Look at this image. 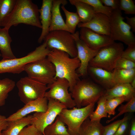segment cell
<instances>
[{
  "instance_id": "obj_1",
  "label": "cell",
  "mask_w": 135,
  "mask_h": 135,
  "mask_svg": "<svg viewBox=\"0 0 135 135\" xmlns=\"http://www.w3.org/2000/svg\"><path fill=\"white\" fill-rule=\"evenodd\" d=\"M54 66L57 78L67 80L69 84V90L71 92L80 76L77 73L80 61L77 57H71L66 52L56 49L51 50L47 57Z\"/></svg>"
},
{
  "instance_id": "obj_2",
  "label": "cell",
  "mask_w": 135,
  "mask_h": 135,
  "mask_svg": "<svg viewBox=\"0 0 135 135\" xmlns=\"http://www.w3.org/2000/svg\"><path fill=\"white\" fill-rule=\"evenodd\" d=\"M39 10L31 0H16L13 9L1 26L9 29L12 26L24 24L42 29Z\"/></svg>"
},
{
  "instance_id": "obj_3",
  "label": "cell",
  "mask_w": 135,
  "mask_h": 135,
  "mask_svg": "<svg viewBox=\"0 0 135 135\" xmlns=\"http://www.w3.org/2000/svg\"><path fill=\"white\" fill-rule=\"evenodd\" d=\"M105 90L92 80L84 79L78 80L71 94L76 106L80 108L95 104L104 95Z\"/></svg>"
},
{
  "instance_id": "obj_4",
  "label": "cell",
  "mask_w": 135,
  "mask_h": 135,
  "mask_svg": "<svg viewBox=\"0 0 135 135\" xmlns=\"http://www.w3.org/2000/svg\"><path fill=\"white\" fill-rule=\"evenodd\" d=\"M50 51L44 42L24 56L14 59H2L0 61V74H20L24 71V67L27 64L46 58Z\"/></svg>"
},
{
  "instance_id": "obj_5",
  "label": "cell",
  "mask_w": 135,
  "mask_h": 135,
  "mask_svg": "<svg viewBox=\"0 0 135 135\" xmlns=\"http://www.w3.org/2000/svg\"><path fill=\"white\" fill-rule=\"evenodd\" d=\"M124 50L123 44L114 42L100 49L90 61L89 66L100 68L112 72L118 59Z\"/></svg>"
},
{
  "instance_id": "obj_6",
  "label": "cell",
  "mask_w": 135,
  "mask_h": 135,
  "mask_svg": "<svg viewBox=\"0 0 135 135\" xmlns=\"http://www.w3.org/2000/svg\"><path fill=\"white\" fill-rule=\"evenodd\" d=\"M95 104L83 108L74 107L71 109H63L58 116L67 126L70 135H78L80 128L84 122L94 111Z\"/></svg>"
},
{
  "instance_id": "obj_7",
  "label": "cell",
  "mask_w": 135,
  "mask_h": 135,
  "mask_svg": "<svg viewBox=\"0 0 135 135\" xmlns=\"http://www.w3.org/2000/svg\"><path fill=\"white\" fill-rule=\"evenodd\" d=\"M43 40L50 51L57 50L66 52L71 57L77 56L76 43L72 34L69 32L63 30L50 32Z\"/></svg>"
},
{
  "instance_id": "obj_8",
  "label": "cell",
  "mask_w": 135,
  "mask_h": 135,
  "mask_svg": "<svg viewBox=\"0 0 135 135\" xmlns=\"http://www.w3.org/2000/svg\"><path fill=\"white\" fill-rule=\"evenodd\" d=\"M24 71L28 76L47 85L52 83L55 80V66L47 57L27 64L24 67Z\"/></svg>"
},
{
  "instance_id": "obj_9",
  "label": "cell",
  "mask_w": 135,
  "mask_h": 135,
  "mask_svg": "<svg viewBox=\"0 0 135 135\" xmlns=\"http://www.w3.org/2000/svg\"><path fill=\"white\" fill-rule=\"evenodd\" d=\"M110 18L111 38L114 41L122 42L128 46L135 45V36L130 27L124 20L121 11L119 9L113 10Z\"/></svg>"
},
{
  "instance_id": "obj_10",
  "label": "cell",
  "mask_w": 135,
  "mask_h": 135,
  "mask_svg": "<svg viewBox=\"0 0 135 135\" xmlns=\"http://www.w3.org/2000/svg\"><path fill=\"white\" fill-rule=\"evenodd\" d=\"M16 85L20 100L25 104L44 97L48 89L47 85L28 76L21 78Z\"/></svg>"
},
{
  "instance_id": "obj_11",
  "label": "cell",
  "mask_w": 135,
  "mask_h": 135,
  "mask_svg": "<svg viewBox=\"0 0 135 135\" xmlns=\"http://www.w3.org/2000/svg\"><path fill=\"white\" fill-rule=\"evenodd\" d=\"M48 108L44 112H35L33 115L32 124L43 134L45 128L55 120L61 111L67 108L59 101L52 98L48 99Z\"/></svg>"
},
{
  "instance_id": "obj_12",
  "label": "cell",
  "mask_w": 135,
  "mask_h": 135,
  "mask_svg": "<svg viewBox=\"0 0 135 135\" xmlns=\"http://www.w3.org/2000/svg\"><path fill=\"white\" fill-rule=\"evenodd\" d=\"M47 86L49 90L46 92L44 97L48 100L50 98L56 100L67 108H72L76 106L71 94L68 92L69 84L67 80L57 78L52 83Z\"/></svg>"
},
{
  "instance_id": "obj_13",
  "label": "cell",
  "mask_w": 135,
  "mask_h": 135,
  "mask_svg": "<svg viewBox=\"0 0 135 135\" xmlns=\"http://www.w3.org/2000/svg\"><path fill=\"white\" fill-rule=\"evenodd\" d=\"M75 41L77 51V57L80 61V65L77 73L80 76L88 74V69L90 61L96 56L99 50H93L89 48L79 37L78 31L72 34Z\"/></svg>"
},
{
  "instance_id": "obj_14",
  "label": "cell",
  "mask_w": 135,
  "mask_h": 135,
  "mask_svg": "<svg viewBox=\"0 0 135 135\" xmlns=\"http://www.w3.org/2000/svg\"><path fill=\"white\" fill-rule=\"evenodd\" d=\"M79 32L80 39L94 50H99L114 42L108 36L98 33L87 28H80Z\"/></svg>"
},
{
  "instance_id": "obj_15",
  "label": "cell",
  "mask_w": 135,
  "mask_h": 135,
  "mask_svg": "<svg viewBox=\"0 0 135 135\" xmlns=\"http://www.w3.org/2000/svg\"><path fill=\"white\" fill-rule=\"evenodd\" d=\"M48 100L45 97L30 102L6 118V120L8 122L17 120L32 112H45L48 109Z\"/></svg>"
},
{
  "instance_id": "obj_16",
  "label": "cell",
  "mask_w": 135,
  "mask_h": 135,
  "mask_svg": "<svg viewBox=\"0 0 135 135\" xmlns=\"http://www.w3.org/2000/svg\"><path fill=\"white\" fill-rule=\"evenodd\" d=\"M77 26L89 28L98 33L110 36V18L100 13H96L91 20L85 23H79Z\"/></svg>"
},
{
  "instance_id": "obj_17",
  "label": "cell",
  "mask_w": 135,
  "mask_h": 135,
  "mask_svg": "<svg viewBox=\"0 0 135 135\" xmlns=\"http://www.w3.org/2000/svg\"><path fill=\"white\" fill-rule=\"evenodd\" d=\"M87 72L93 81L105 90L110 89L116 85L112 72L89 66Z\"/></svg>"
},
{
  "instance_id": "obj_18",
  "label": "cell",
  "mask_w": 135,
  "mask_h": 135,
  "mask_svg": "<svg viewBox=\"0 0 135 135\" xmlns=\"http://www.w3.org/2000/svg\"><path fill=\"white\" fill-rule=\"evenodd\" d=\"M53 0H43L41 8L39 9L40 19L42 26V31L38 40L41 43L49 32L52 20L51 9Z\"/></svg>"
},
{
  "instance_id": "obj_19",
  "label": "cell",
  "mask_w": 135,
  "mask_h": 135,
  "mask_svg": "<svg viewBox=\"0 0 135 135\" xmlns=\"http://www.w3.org/2000/svg\"><path fill=\"white\" fill-rule=\"evenodd\" d=\"M68 4L66 0H53L51 9L52 20L49 31L57 30H63L72 34L66 25L60 12L61 5L65 6Z\"/></svg>"
},
{
  "instance_id": "obj_20",
  "label": "cell",
  "mask_w": 135,
  "mask_h": 135,
  "mask_svg": "<svg viewBox=\"0 0 135 135\" xmlns=\"http://www.w3.org/2000/svg\"><path fill=\"white\" fill-rule=\"evenodd\" d=\"M104 95L107 100L122 97L130 99L135 96V89L132 87L130 84H117L112 88L106 90Z\"/></svg>"
},
{
  "instance_id": "obj_21",
  "label": "cell",
  "mask_w": 135,
  "mask_h": 135,
  "mask_svg": "<svg viewBox=\"0 0 135 135\" xmlns=\"http://www.w3.org/2000/svg\"><path fill=\"white\" fill-rule=\"evenodd\" d=\"M9 30L4 28H0V50L3 59L16 58L11 48L12 40L9 34Z\"/></svg>"
},
{
  "instance_id": "obj_22",
  "label": "cell",
  "mask_w": 135,
  "mask_h": 135,
  "mask_svg": "<svg viewBox=\"0 0 135 135\" xmlns=\"http://www.w3.org/2000/svg\"><path fill=\"white\" fill-rule=\"evenodd\" d=\"M32 115H30L15 120L8 122V125L2 131V135H18L25 127L32 124Z\"/></svg>"
},
{
  "instance_id": "obj_23",
  "label": "cell",
  "mask_w": 135,
  "mask_h": 135,
  "mask_svg": "<svg viewBox=\"0 0 135 135\" xmlns=\"http://www.w3.org/2000/svg\"><path fill=\"white\" fill-rule=\"evenodd\" d=\"M70 3L74 6L80 18V22L85 23L90 21L96 13L90 5L80 0H69Z\"/></svg>"
},
{
  "instance_id": "obj_24",
  "label": "cell",
  "mask_w": 135,
  "mask_h": 135,
  "mask_svg": "<svg viewBox=\"0 0 135 135\" xmlns=\"http://www.w3.org/2000/svg\"><path fill=\"white\" fill-rule=\"evenodd\" d=\"M103 127L100 121H92L88 117L81 126L78 135H102Z\"/></svg>"
},
{
  "instance_id": "obj_25",
  "label": "cell",
  "mask_w": 135,
  "mask_h": 135,
  "mask_svg": "<svg viewBox=\"0 0 135 135\" xmlns=\"http://www.w3.org/2000/svg\"><path fill=\"white\" fill-rule=\"evenodd\" d=\"M112 72L116 84H130L135 78V68L128 70L114 69Z\"/></svg>"
},
{
  "instance_id": "obj_26",
  "label": "cell",
  "mask_w": 135,
  "mask_h": 135,
  "mask_svg": "<svg viewBox=\"0 0 135 135\" xmlns=\"http://www.w3.org/2000/svg\"><path fill=\"white\" fill-rule=\"evenodd\" d=\"M43 135H70L64 124L58 116L52 123L44 129Z\"/></svg>"
},
{
  "instance_id": "obj_27",
  "label": "cell",
  "mask_w": 135,
  "mask_h": 135,
  "mask_svg": "<svg viewBox=\"0 0 135 135\" xmlns=\"http://www.w3.org/2000/svg\"><path fill=\"white\" fill-rule=\"evenodd\" d=\"M15 86V82L11 79L7 78L0 79V106L4 105L8 93Z\"/></svg>"
},
{
  "instance_id": "obj_28",
  "label": "cell",
  "mask_w": 135,
  "mask_h": 135,
  "mask_svg": "<svg viewBox=\"0 0 135 135\" xmlns=\"http://www.w3.org/2000/svg\"><path fill=\"white\" fill-rule=\"evenodd\" d=\"M106 100L104 95L99 99L97 102V106L96 109L91 113L89 117L91 120L100 121L102 118L107 117L108 113L105 106Z\"/></svg>"
},
{
  "instance_id": "obj_29",
  "label": "cell",
  "mask_w": 135,
  "mask_h": 135,
  "mask_svg": "<svg viewBox=\"0 0 135 135\" xmlns=\"http://www.w3.org/2000/svg\"><path fill=\"white\" fill-rule=\"evenodd\" d=\"M61 8L66 17L65 23L66 25L72 32V34L75 32L76 26L80 22V18L76 12H70L65 8L64 6L62 5Z\"/></svg>"
},
{
  "instance_id": "obj_30",
  "label": "cell",
  "mask_w": 135,
  "mask_h": 135,
  "mask_svg": "<svg viewBox=\"0 0 135 135\" xmlns=\"http://www.w3.org/2000/svg\"><path fill=\"white\" fill-rule=\"evenodd\" d=\"M80 0L90 5L96 13L102 14L110 18L112 13L113 10L110 7L104 6L100 0Z\"/></svg>"
},
{
  "instance_id": "obj_31",
  "label": "cell",
  "mask_w": 135,
  "mask_h": 135,
  "mask_svg": "<svg viewBox=\"0 0 135 135\" xmlns=\"http://www.w3.org/2000/svg\"><path fill=\"white\" fill-rule=\"evenodd\" d=\"M16 0H0V26L4 19L11 12Z\"/></svg>"
},
{
  "instance_id": "obj_32",
  "label": "cell",
  "mask_w": 135,
  "mask_h": 135,
  "mask_svg": "<svg viewBox=\"0 0 135 135\" xmlns=\"http://www.w3.org/2000/svg\"><path fill=\"white\" fill-rule=\"evenodd\" d=\"M130 100L124 97L114 98L107 100L105 106L107 113L110 115H114L116 108L123 102H128Z\"/></svg>"
},
{
  "instance_id": "obj_33",
  "label": "cell",
  "mask_w": 135,
  "mask_h": 135,
  "mask_svg": "<svg viewBox=\"0 0 135 135\" xmlns=\"http://www.w3.org/2000/svg\"><path fill=\"white\" fill-rule=\"evenodd\" d=\"M118 113L110 120L106 121L107 123L113 121L124 113L135 112V96H133L125 104H122L118 109Z\"/></svg>"
},
{
  "instance_id": "obj_34",
  "label": "cell",
  "mask_w": 135,
  "mask_h": 135,
  "mask_svg": "<svg viewBox=\"0 0 135 135\" xmlns=\"http://www.w3.org/2000/svg\"><path fill=\"white\" fill-rule=\"evenodd\" d=\"M128 116H125L122 119L117 120L103 127L102 135H114L118 128L124 121L130 119Z\"/></svg>"
},
{
  "instance_id": "obj_35",
  "label": "cell",
  "mask_w": 135,
  "mask_h": 135,
  "mask_svg": "<svg viewBox=\"0 0 135 135\" xmlns=\"http://www.w3.org/2000/svg\"><path fill=\"white\" fill-rule=\"evenodd\" d=\"M119 9L126 14H135V5L132 0H120Z\"/></svg>"
},
{
  "instance_id": "obj_36",
  "label": "cell",
  "mask_w": 135,
  "mask_h": 135,
  "mask_svg": "<svg viewBox=\"0 0 135 135\" xmlns=\"http://www.w3.org/2000/svg\"><path fill=\"white\" fill-rule=\"evenodd\" d=\"M135 68V62L120 57L116 62L114 69L128 70Z\"/></svg>"
},
{
  "instance_id": "obj_37",
  "label": "cell",
  "mask_w": 135,
  "mask_h": 135,
  "mask_svg": "<svg viewBox=\"0 0 135 135\" xmlns=\"http://www.w3.org/2000/svg\"><path fill=\"white\" fill-rule=\"evenodd\" d=\"M18 135H43V134L34 125L32 124L24 128Z\"/></svg>"
},
{
  "instance_id": "obj_38",
  "label": "cell",
  "mask_w": 135,
  "mask_h": 135,
  "mask_svg": "<svg viewBox=\"0 0 135 135\" xmlns=\"http://www.w3.org/2000/svg\"><path fill=\"white\" fill-rule=\"evenodd\" d=\"M121 57L135 62V45L128 46L123 51Z\"/></svg>"
},
{
  "instance_id": "obj_39",
  "label": "cell",
  "mask_w": 135,
  "mask_h": 135,
  "mask_svg": "<svg viewBox=\"0 0 135 135\" xmlns=\"http://www.w3.org/2000/svg\"><path fill=\"white\" fill-rule=\"evenodd\" d=\"M130 120H126L122 122L114 135H128L130 126Z\"/></svg>"
},
{
  "instance_id": "obj_40",
  "label": "cell",
  "mask_w": 135,
  "mask_h": 135,
  "mask_svg": "<svg viewBox=\"0 0 135 135\" xmlns=\"http://www.w3.org/2000/svg\"><path fill=\"white\" fill-rule=\"evenodd\" d=\"M105 6L110 7L113 10L119 9L120 0H100Z\"/></svg>"
},
{
  "instance_id": "obj_41",
  "label": "cell",
  "mask_w": 135,
  "mask_h": 135,
  "mask_svg": "<svg viewBox=\"0 0 135 135\" xmlns=\"http://www.w3.org/2000/svg\"><path fill=\"white\" fill-rule=\"evenodd\" d=\"M8 124V122L6 120V117L0 114V132L6 129Z\"/></svg>"
},
{
  "instance_id": "obj_42",
  "label": "cell",
  "mask_w": 135,
  "mask_h": 135,
  "mask_svg": "<svg viewBox=\"0 0 135 135\" xmlns=\"http://www.w3.org/2000/svg\"><path fill=\"white\" fill-rule=\"evenodd\" d=\"M126 20V23L132 29V32H135V16H134L131 18L128 16L125 17Z\"/></svg>"
},
{
  "instance_id": "obj_43",
  "label": "cell",
  "mask_w": 135,
  "mask_h": 135,
  "mask_svg": "<svg viewBox=\"0 0 135 135\" xmlns=\"http://www.w3.org/2000/svg\"><path fill=\"white\" fill-rule=\"evenodd\" d=\"M128 135H135V120L133 119L130 125L128 132Z\"/></svg>"
},
{
  "instance_id": "obj_44",
  "label": "cell",
  "mask_w": 135,
  "mask_h": 135,
  "mask_svg": "<svg viewBox=\"0 0 135 135\" xmlns=\"http://www.w3.org/2000/svg\"><path fill=\"white\" fill-rule=\"evenodd\" d=\"M130 84L132 87L135 89V78H134L130 83Z\"/></svg>"
},
{
  "instance_id": "obj_45",
  "label": "cell",
  "mask_w": 135,
  "mask_h": 135,
  "mask_svg": "<svg viewBox=\"0 0 135 135\" xmlns=\"http://www.w3.org/2000/svg\"><path fill=\"white\" fill-rule=\"evenodd\" d=\"M0 135H2V131L0 132Z\"/></svg>"
},
{
  "instance_id": "obj_46",
  "label": "cell",
  "mask_w": 135,
  "mask_h": 135,
  "mask_svg": "<svg viewBox=\"0 0 135 135\" xmlns=\"http://www.w3.org/2000/svg\"><path fill=\"white\" fill-rule=\"evenodd\" d=\"M1 56V54H0V56Z\"/></svg>"
},
{
  "instance_id": "obj_47",
  "label": "cell",
  "mask_w": 135,
  "mask_h": 135,
  "mask_svg": "<svg viewBox=\"0 0 135 135\" xmlns=\"http://www.w3.org/2000/svg\"><path fill=\"white\" fill-rule=\"evenodd\" d=\"M0 27V28H1Z\"/></svg>"
}]
</instances>
